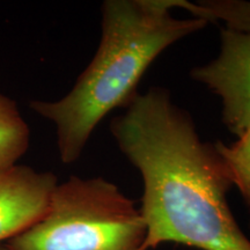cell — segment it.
I'll return each mask as SVG.
<instances>
[{
    "mask_svg": "<svg viewBox=\"0 0 250 250\" xmlns=\"http://www.w3.org/2000/svg\"><path fill=\"white\" fill-rule=\"evenodd\" d=\"M190 74L219 96L225 126L239 137L250 123V31L224 28L217 57Z\"/></svg>",
    "mask_w": 250,
    "mask_h": 250,
    "instance_id": "277c9868",
    "label": "cell"
},
{
    "mask_svg": "<svg viewBox=\"0 0 250 250\" xmlns=\"http://www.w3.org/2000/svg\"><path fill=\"white\" fill-rule=\"evenodd\" d=\"M29 144V126L17 103L0 93V169L18 165Z\"/></svg>",
    "mask_w": 250,
    "mask_h": 250,
    "instance_id": "8992f818",
    "label": "cell"
},
{
    "mask_svg": "<svg viewBox=\"0 0 250 250\" xmlns=\"http://www.w3.org/2000/svg\"><path fill=\"white\" fill-rule=\"evenodd\" d=\"M0 250H7V248H6V246L2 243V245H0Z\"/></svg>",
    "mask_w": 250,
    "mask_h": 250,
    "instance_id": "9c48e42d",
    "label": "cell"
},
{
    "mask_svg": "<svg viewBox=\"0 0 250 250\" xmlns=\"http://www.w3.org/2000/svg\"><path fill=\"white\" fill-rule=\"evenodd\" d=\"M57 184L51 171L21 165L0 169V245L44 215Z\"/></svg>",
    "mask_w": 250,
    "mask_h": 250,
    "instance_id": "5b68a950",
    "label": "cell"
},
{
    "mask_svg": "<svg viewBox=\"0 0 250 250\" xmlns=\"http://www.w3.org/2000/svg\"><path fill=\"white\" fill-rule=\"evenodd\" d=\"M247 206H248V208H249V211H250V202L247 203Z\"/></svg>",
    "mask_w": 250,
    "mask_h": 250,
    "instance_id": "30bf717a",
    "label": "cell"
},
{
    "mask_svg": "<svg viewBox=\"0 0 250 250\" xmlns=\"http://www.w3.org/2000/svg\"><path fill=\"white\" fill-rule=\"evenodd\" d=\"M188 0H105L95 55L64 98L31 101L30 108L54 123L62 164H74L103 118L125 108L152 62L166 49L202 30L199 18H176Z\"/></svg>",
    "mask_w": 250,
    "mask_h": 250,
    "instance_id": "7a4b0ae2",
    "label": "cell"
},
{
    "mask_svg": "<svg viewBox=\"0 0 250 250\" xmlns=\"http://www.w3.org/2000/svg\"><path fill=\"white\" fill-rule=\"evenodd\" d=\"M110 132L142 175L145 248L177 243L199 250H250L227 202L233 187L215 144L203 142L169 90L138 92Z\"/></svg>",
    "mask_w": 250,
    "mask_h": 250,
    "instance_id": "6da1fadb",
    "label": "cell"
},
{
    "mask_svg": "<svg viewBox=\"0 0 250 250\" xmlns=\"http://www.w3.org/2000/svg\"><path fill=\"white\" fill-rule=\"evenodd\" d=\"M192 17L206 22H224L225 28L250 31V1L248 0H199L188 4Z\"/></svg>",
    "mask_w": 250,
    "mask_h": 250,
    "instance_id": "52a82bcc",
    "label": "cell"
},
{
    "mask_svg": "<svg viewBox=\"0 0 250 250\" xmlns=\"http://www.w3.org/2000/svg\"><path fill=\"white\" fill-rule=\"evenodd\" d=\"M233 187H236L243 201L250 202V123L232 145L215 143Z\"/></svg>",
    "mask_w": 250,
    "mask_h": 250,
    "instance_id": "ba28073f",
    "label": "cell"
},
{
    "mask_svg": "<svg viewBox=\"0 0 250 250\" xmlns=\"http://www.w3.org/2000/svg\"><path fill=\"white\" fill-rule=\"evenodd\" d=\"M146 226L136 203L102 177L58 183L49 208L5 242L7 250H146Z\"/></svg>",
    "mask_w": 250,
    "mask_h": 250,
    "instance_id": "3957f363",
    "label": "cell"
}]
</instances>
